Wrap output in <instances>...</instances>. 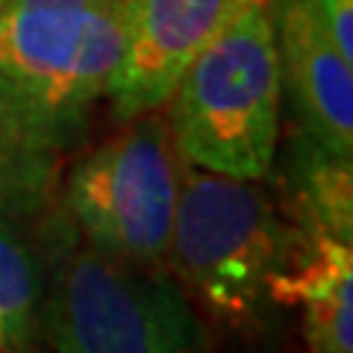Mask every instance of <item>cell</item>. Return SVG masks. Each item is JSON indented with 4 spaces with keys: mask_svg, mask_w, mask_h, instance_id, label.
<instances>
[{
    "mask_svg": "<svg viewBox=\"0 0 353 353\" xmlns=\"http://www.w3.org/2000/svg\"><path fill=\"white\" fill-rule=\"evenodd\" d=\"M245 3L250 0H130L124 48L103 94L112 115L130 121L162 109L192 59Z\"/></svg>",
    "mask_w": 353,
    "mask_h": 353,
    "instance_id": "cell-6",
    "label": "cell"
},
{
    "mask_svg": "<svg viewBox=\"0 0 353 353\" xmlns=\"http://www.w3.org/2000/svg\"><path fill=\"white\" fill-rule=\"evenodd\" d=\"M318 3L339 50L353 59V0H318Z\"/></svg>",
    "mask_w": 353,
    "mask_h": 353,
    "instance_id": "cell-12",
    "label": "cell"
},
{
    "mask_svg": "<svg viewBox=\"0 0 353 353\" xmlns=\"http://www.w3.org/2000/svg\"><path fill=\"white\" fill-rule=\"evenodd\" d=\"M71 127L27 88L0 74V212L18 224L41 218L59 194L62 153Z\"/></svg>",
    "mask_w": 353,
    "mask_h": 353,
    "instance_id": "cell-8",
    "label": "cell"
},
{
    "mask_svg": "<svg viewBox=\"0 0 353 353\" xmlns=\"http://www.w3.org/2000/svg\"><path fill=\"white\" fill-rule=\"evenodd\" d=\"M283 77L268 0H250L183 71L162 106L194 168L265 180L280 145Z\"/></svg>",
    "mask_w": 353,
    "mask_h": 353,
    "instance_id": "cell-2",
    "label": "cell"
},
{
    "mask_svg": "<svg viewBox=\"0 0 353 353\" xmlns=\"http://www.w3.org/2000/svg\"><path fill=\"white\" fill-rule=\"evenodd\" d=\"M353 159L324 150L301 130L283 171V218L303 236L353 245Z\"/></svg>",
    "mask_w": 353,
    "mask_h": 353,
    "instance_id": "cell-10",
    "label": "cell"
},
{
    "mask_svg": "<svg viewBox=\"0 0 353 353\" xmlns=\"http://www.w3.org/2000/svg\"><path fill=\"white\" fill-rule=\"evenodd\" d=\"M303 241L259 180L183 165L168 271L218 324H259L274 306V280L297 259Z\"/></svg>",
    "mask_w": 353,
    "mask_h": 353,
    "instance_id": "cell-1",
    "label": "cell"
},
{
    "mask_svg": "<svg viewBox=\"0 0 353 353\" xmlns=\"http://www.w3.org/2000/svg\"><path fill=\"white\" fill-rule=\"evenodd\" d=\"M121 124L65 174V215L94 250L168 271L185 159L174 145L162 109Z\"/></svg>",
    "mask_w": 353,
    "mask_h": 353,
    "instance_id": "cell-4",
    "label": "cell"
},
{
    "mask_svg": "<svg viewBox=\"0 0 353 353\" xmlns=\"http://www.w3.org/2000/svg\"><path fill=\"white\" fill-rule=\"evenodd\" d=\"M130 0H6L0 74L77 132L106 94L124 48Z\"/></svg>",
    "mask_w": 353,
    "mask_h": 353,
    "instance_id": "cell-5",
    "label": "cell"
},
{
    "mask_svg": "<svg viewBox=\"0 0 353 353\" xmlns=\"http://www.w3.org/2000/svg\"><path fill=\"white\" fill-rule=\"evenodd\" d=\"M274 303H297L309 353H353V245L306 236L274 280Z\"/></svg>",
    "mask_w": 353,
    "mask_h": 353,
    "instance_id": "cell-9",
    "label": "cell"
},
{
    "mask_svg": "<svg viewBox=\"0 0 353 353\" xmlns=\"http://www.w3.org/2000/svg\"><path fill=\"white\" fill-rule=\"evenodd\" d=\"M44 265L21 224L0 212V353H36Z\"/></svg>",
    "mask_w": 353,
    "mask_h": 353,
    "instance_id": "cell-11",
    "label": "cell"
},
{
    "mask_svg": "<svg viewBox=\"0 0 353 353\" xmlns=\"http://www.w3.org/2000/svg\"><path fill=\"white\" fill-rule=\"evenodd\" d=\"M283 94L301 130L324 150L353 159V59L339 50L318 0H271Z\"/></svg>",
    "mask_w": 353,
    "mask_h": 353,
    "instance_id": "cell-7",
    "label": "cell"
},
{
    "mask_svg": "<svg viewBox=\"0 0 353 353\" xmlns=\"http://www.w3.org/2000/svg\"><path fill=\"white\" fill-rule=\"evenodd\" d=\"M3 6H6V0H0V9H3Z\"/></svg>",
    "mask_w": 353,
    "mask_h": 353,
    "instance_id": "cell-13",
    "label": "cell"
},
{
    "mask_svg": "<svg viewBox=\"0 0 353 353\" xmlns=\"http://www.w3.org/2000/svg\"><path fill=\"white\" fill-rule=\"evenodd\" d=\"M41 333L53 353H201L203 336L165 268H145L77 236L44 271Z\"/></svg>",
    "mask_w": 353,
    "mask_h": 353,
    "instance_id": "cell-3",
    "label": "cell"
}]
</instances>
